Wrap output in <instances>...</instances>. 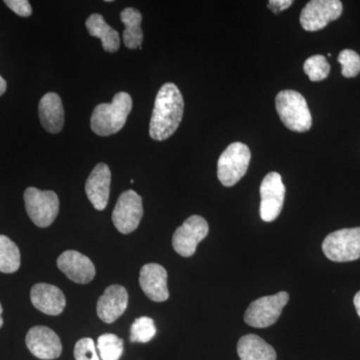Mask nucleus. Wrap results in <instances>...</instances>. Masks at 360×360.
<instances>
[{"instance_id":"f257e3e1","label":"nucleus","mask_w":360,"mask_h":360,"mask_svg":"<svg viewBox=\"0 0 360 360\" xmlns=\"http://www.w3.org/2000/svg\"><path fill=\"white\" fill-rule=\"evenodd\" d=\"M184 111V101L179 87L174 84H163L155 97V108L149 124V135L162 141L179 129Z\"/></svg>"},{"instance_id":"f03ea898","label":"nucleus","mask_w":360,"mask_h":360,"mask_svg":"<svg viewBox=\"0 0 360 360\" xmlns=\"http://www.w3.org/2000/svg\"><path fill=\"white\" fill-rule=\"evenodd\" d=\"M132 108V99L127 92H118L111 103L98 104L92 112L90 127L99 136L115 134L124 127Z\"/></svg>"},{"instance_id":"7ed1b4c3","label":"nucleus","mask_w":360,"mask_h":360,"mask_svg":"<svg viewBox=\"0 0 360 360\" xmlns=\"http://www.w3.org/2000/svg\"><path fill=\"white\" fill-rule=\"evenodd\" d=\"M277 113L288 129L305 132L312 125V116L304 97L295 90H283L276 98Z\"/></svg>"},{"instance_id":"20e7f679","label":"nucleus","mask_w":360,"mask_h":360,"mask_svg":"<svg viewBox=\"0 0 360 360\" xmlns=\"http://www.w3.org/2000/svg\"><path fill=\"white\" fill-rule=\"evenodd\" d=\"M250 148L243 142L227 146L217 162V176L224 186L231 187L245 176L250 167Z\"/></svg>"},{"instance_id":"39448f33","label":"nucleus","mask_w":360,"mask_h":360,"mask_svg":"<svg viewBox=\"0 0 360 360\" xmlns=\"http://www.w3.org/2000/svg\"><path fill=\"white\" fill-rule=\"evenodd\" d=\"M326 257L335 262H348L360 258V227L331 232L322 243Z\"/></svg>"},{"instance_id":"423d86ee","label":"nucleus","mask_w":360,"mask_h":360,"mask_svg":"<svg viewBox=\"0 0 360 360\" xmlns=\"http://www.w3.org/2000/svg\"><path fill=\"white\" fill-rule=\"evenodd\" d=\"M25 202L26 212L37 226L49 227L58 217L59 200L54 191L28 187L25 193Z\"/></svg>"},{"instance_id":"0eeeda50","label":"nucleus","mask_w":360,"mask_h":360,"mask_svg":"<svg viewBox=\"0 0 360 360\" xmlns=\"http://www.w3.org/2000/svg\"><path fill=\"white\" fill-rule=\"evenodd\" d=\"M290 295L281 291L274 295L264 296L251 302L245 314V321L248 326L265 328L278 321L283 307L288 304Z\"/></svg>"},{"instance_id":"6e6552de","label":"nucleus","mask_w":360,"mask_h":360,"mask_svg":"<svg viewBox=\"0 0 360 360\" xmlns=\"http://www.w3.org/2000/svg\"><path fill=\"white\" fill-rule=\"evenodd\" d=\"M210 231L207 221L200 215L188 217L175 231L172 238L174 250L184 257H193L198 243L207 236Z\"/></svg>"},{"instance_id":"1a4fd4ad","label":"nucleus","mask_w":360,"mask_h":360,"mask_svg":"<svg viewBox=\"0 0 360 360\" xmlns=\"http://www.w3.org/2000/svg\"><path fill=\"white\" fill-rule=\"evenodd\" d=\"M143 217L142 198L134 191H124L118 198L112 212V221L116 229L123 234L134 232Z\"/></svg>"},{"instance_id":"9d476101","label":"nucleus","mask_w":360,"mask_h":360,"mask_svg":"<svg viewBox=\"0 0 360 360\" xmlns=\"http://www.w3.org/2000/svg\"><path fill=\"white\" fill-rule=\"evenodd\" d=\"M342 11L340 0H312L302 9L300 25L307 32H317L340 18Z\"/></svg>"},{"instance_id":"9b49d317","label":"nucleus","mask_w":360,"mask_h":360,"mask_svg":"<svg viewBox=\"0 0 360 360\" xmlns=\"http://www.w3.org/2000/svg\"><path fill=\"white\" fill-rule=\"evenodd\" d=\"M260 217L264 221L276 220L283 210L285 186L281 175L269 172L262 180L260 186Z\"/></svg>"},{"instance_id":"f8f14e48","label":"nucleus","mask_w":360,"mask_h":360,"mask_svg":"<svg viewBox=\"0 0 360 360\" xmlns=\"http://www.w3.org/2000/svg\"><path fill=\"white\" fill-rule=\"evenodd\" d=\"M25 342L30 352L39 359H58L63 352L60 338L46 326H37L30 328L26 335Z\"/></svg>"},{"instance_id":"ddd939ff","label":"nucleus","mask_w":360,"mask_h":360,"mask_svg":"<svg viewBox=\"0 0 360 360\" xmlns=\"http://www.w3.org/2000/svg\"><path fill=\"white\" fill-rule=\"evenodd\" d=\"M58 266L70 281L79 284L89 283L96 274L94 262L75 250L61 253L58 258Z\"/></svg>"},{"instance_id":"4468645a","label":"nucleus","mask_w":360,"mask_h":360,"mask_svg":"<svg viewBox=\"0 0 360 360\" xmlns=\"http://www.w3.org/2000/svg\"><path fill=\"white\" fill-rule=\"evenodd\" d=\"M111 172L105 163H98L85 184V193L96 210H105L110 200Z\"/></svg>"},{"instance_id":"2eb2a0df","label":"nucleus","mask_w":360,"mask_h":360,"mask_svg":"<svg viewBox=\"0 0 360 360\" xmlns=\"http://www.w3.org/2000/svg\"><path fill=\"white\" fill-rule=\"evenodd\" d=\"M129 305V293L122 285L108 286L97 302L96 311L105 323H112L120 319Z\"/></svg>"},{"instance_id":"dca6fc26","label":"nucleus","mask_w":360,"mask_h":360,"mask_svg":"<svg viewBox=\"0 0 360 360\" xmlns=\"http://www.w3.org/2000/svg\"><path fill=\"white\" fill-rule=\"evenodd\" d=\"M139 283H141V290L153 302H167L169 298L167 272L160 264H148L142 266Z\"/></svg>"},{"instance_id":"f3484780","label":"nucleus","mask_w":360,"mask_h":360,"mask_svg":"<svg viewBox=\"0 0 360 360\" xmlns=\"http://www.w3.org/2000/svg\"><path fill=\"white\" fill-rule=\"evenodd\" d=\"M30 298L35 309L52 316L60 314L66 305L63 291L51 284H35L30 291Z\"/></svg>"},{"instance_id":"a211bd4d","label":"nucleus","mask_w":360,"mask_h":360,"mask_svg":"<svg viewBox=\"0 0 360 360\" xmlns=\"http://www.w3.org/2000/svg\"><path fill=\"white\" fill-rule=\"evenodd\" d=\"M39 115L42 127L49 134H59L65 125V110L60 96L49 92L40 99Z\"/></svg>"},{"instance_id":"6ab92c4d","label":"nucleus","mask_w":360,"mask_h":360,"mask_svg":"<svg viewBox=\"0 0 360 360\" xmlns=\"http://www.w3.org/2000/svg\"><path fill=\"white\" fill-rule=\"evenodd\" d=\"M238 354L240 360H276L274 348L255 335H245L239 340Z\"/></svg>"},{"instance_id":"aec40b11","label":"nucleus","mask_w":360,"mask_h":360,"mask_svg":"<svg viewBox=\"0 0 360 360\" xmlns=\"http://www.w3.org/2000/svg\"><path fill=\"white\" fill-rule=\"evenodd\" d=\"M85 25L91 37L101 40L104 51L113 53L120 49V34L105 22L103 15L98 13L91 14L87 18Z\"/></svg>"},{"instance_id":"412c9836","label":"nucleus","mask_w":360,"mask_h":360,"mask_svg":"<svg viewBox=\"0 0 360 360\" xmlns=\"http://www.w3.org/2000/svg\"><path fill=\"white\" fill-rule=\"evenodd\" d=\"M120 20L125 26L123 41L129 49H141L143 32L141 30L142 15L137 9L127 7L120 13Z\"/></svg>"},{"instance_id":"4be33fe9","label":"nucleus","mask_w":360,"mask_h":360,"mask_svg":"<svg viewBox=\"0 0 360 360\" xmlns=\"http://www.w3.org/2000/svg\"><path fill=\"white\" fill-rule=\"evenodd\" d=\"M20 267V251L6 236H0V271L13 274Z\"/></svg>"},{"instance_id":"5701e85b","label":"nucleus","mask_w":360,"mask_h":360,"mask_svg":"<svg viewBox=\"0 0 360 360\" xmlns=\"http://www.w3.org/2000/svg\"><path fill=\"white\" fill-rule=\"evenodd\" d=\"M97 349L103 360H120L123 354V340L113 333L99 336Z\"/></svg>"},{"instance_id":"b1692460","label":"nucleus","mask_w":360,"mask_h":360,"mask_svg":"<svg viewBox=\"0 0 360 360\" xmlns=\"http://www.w3.org/2000/svg\"><path fill=\"white\" fill-rule=\"evenodd\" d=\"M156 335V328L153 319L141 316L135 319L130 328V341L131 342L146 343L153 340Z\"/></svg>"},{"instance_id":"393cba45","label":"nucleus","mask_w":360,"mask_h":360,"mask_svg":"<svg viewBox=\"0 0 360 360\" xmlns=\"http://www.w3.org/2000/svg\"><path fill=\"white\" fill-rule=\"evenodd\" d=\"M303 70L309 75L311 82H321L328 77L329 72H330V65L323 56L316 54V56L307 59L303 65Z\"/></svg>"},{"instance_id":"a878e982","label":"nucleus","mask_w":360,"mask_h":360,"mask_svg":"<svg viewBox=\"0 0 360 360\" xmlns=\"http://www.w3.org/2000/svg\"><path fill=\"white\" fill-rule=\"evenodd\" d=\"M338 63L341 65L343 77L352 78L360 73V56L352 49H345L338 56Z\"/></svg>"},{"instance_id":"bb28decb","label":"nucleus","mask_w":360,"mask_h":360,"mask_svg":"<svg viewBox=\"0 0 360 360\" xmlns=\"http://www.w3.org/2000/svg\"><path fill=\"white\" fill-rule=\"evenodd\" d=\"M75 360H101L97 354L96 343L91 338L78 340L75 347Z\"/></svg>"},{"instance_id":"cd10ccee","label":"nucleus","mask_w":360,"mask_h":360,"mask_svg":"<svg viewBox=\"0 0 360 360\" xmlns=\"http://www.w3.org/2000/svg\"><path fill=\"white\" fill-rule=\"evenodd\" d=\"M4 4L11 9L14 13L22 18H28L32 15V8L27 0H6Z\"/></svg>"},{"instance_id":"c85d7f7f","label":"nucleus","mask_w":360,"mask_h":360,"mask_svg":"<svg viewBox=\"0 0 360 360\" xmlns=\"http://www.w3.org/2000/svg\"><path fill=\"white\" fill-rule=\"evenodd\" d=\"M293 4L292 0H270L269 7L274 13L285 11Z\"/></svg>"},{"instance_id":"c756f323","label":"nucleus","mask_w":360,"mask_h":360,"mask_svg":"<svg viewBox=\"0 0 360 360\" xmlns=\"http://www.w3.org/2000/svg\"><path fill=\"white\" fill-rule=\"evenodd\" d=\"M354 303L357 314H359V316L360 317V291L355 295Z\"/></svg>"},{"instance_id":"7c9ffc66","label":"nucleus","mask_w":360,"mask_h":360,"mask_svg":"<svg viewBox=\"0 0 360 360\" xmlns=\"http://www.w3.org/2000/svg\"><path fill=\"white\" fill-rule=\"evenodd\" d=\"M7 89V84L6 82V79H4L2 78L1 75H0V96H2V94H4V92L6 91Z\"/></svg>"},{"instance_id":"2f4dec72","label":"nucleus","mask_w":360,"mask_h":360,"mask_svg":"<svg viewBox=\"0 0 360 360\" xmlns=\"http://www.w3.org/2000/svg\"><path fill=\"white\" fill-rule=\"evenodd\" d=\"M2 324H4V319H2V307L0 304V328H1Z\"/></svg>"}]
</instances>
